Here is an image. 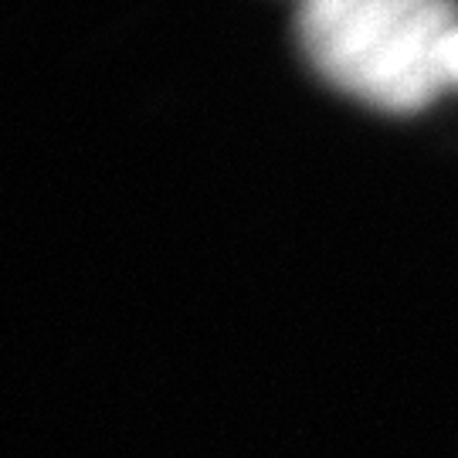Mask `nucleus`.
I'll use <instances>...</instances> for the list:
<instances>
[{
    "label": "nucleus",
    "instance_id": "obj_2",
    "mask_svg": "<svg viewBox=\"0 0 458 458\" xmlns=\"http://www.w3.org/2000/svg\"><path fill=\"white\" fill-rule=\"evenodd\" d=\"M445 79H448V89H458V31L452 34L445 51Z\"/></svg>",
    "mask_w": 458,
    "mask_h": 458
},
{
    "label": "nucleus",
    "instance_id": "obj_1",
    "mask_svg": "<svg viewBox=\"0 0 458 458\" xmlns=\"http://www.w3.org/2000/svg\"><path fill=\"white\" fill-rule=\"evenodd\" d=\"M455 0H302L295 34L310 65L380 113H418L448 89Z\"/></svg>",
    "mask_w": 458,
    "mask_h": 458
}]
</instances>
